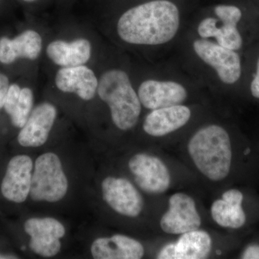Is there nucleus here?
Segmentation results:
<instances>
[{
    "instance_id": "obj_21",
    "label": "nucleus",
    "mask_w": 259,
    "mask_h": 259,
    "mask_svg": "<svg viewBox=\"0 0 259 259\" xmlns=\"http://www.w3.org/2000/svg\"><path fill=\"white\" fill-rule=\"evenodd\" d=\"M237 25L224 23H222L221 25H218L214 36L217 44L231 50H239L243 45V39Z\"/></svg>"
},
{
    "instance_id": "obj_25",
    "label": "nucleus",
    "mask_w": 259,
    "mask_h": 259,
    "mask_svg": "<svg viewBox=\"0 0 259 259\" xmlns=\"http://www.w3.org/2000/svg\"><path fill=\"white\" fill-rule=\"evenodd\" d=\"M250 91L253 97L259 99V59L257 62L256 74L250 84Z\"/></svg>"
},
{
    "instance_id": "obj_6",
    "label": "nucleus",
    "mask_w": 259,
    "mask_h": 259,
    "mask_svg": "<svg viewBox=\"0 0 259 259\" xmlns=\"http://www.w3.org/2000/svg\"><path fill=\"white\" fill-rule=\"evenodd\" d=\"M128 166L136 184L146 193L163 194L169 187L171 175L160 158L139 153L130 159Z\"/></svg>"
},
{
    "instance_id": "obj_7",
    "label": "nucleus",
    "mask_w": 259,
    "mask_h": 259,
    "mask_svg": "<svg viewBox=\"0 0 259 259\" xmlns=\"http://www.w3.org/2000/svg\"><path fill=\"white\" fill-rule=\"evenodd\" d=\"M168 211L162 216L160 226L163 232L169 234L182 235L198 230L201 218L195 202L185 193H176L168 201Z\"/></svg>"
},
{
    "instance_id": "obj_23",
    "label": "nucleus",
    "mask_w": 259,
    "mask_h": 259,
    "mask_svg": "<svg viewBox=\"0 0 259 259\" xmlns=\"http://www.w3.org/2000/svg\"><path fill=\"white\" fill-rule=\"evenodd\" d=\"M218 23L217 19L213 18H204L199 24L197 32L202 39L210 38L215 36Z\"/></svg>"
},
{
    "instance_id": "obj_28",
    "label": "nucleus",
    "mask_w": 259,
    "mask_h": 259,
    "mask_svg": "<svg viewBox=\"0 0 259 259\" xmlns=\"http://www.w3.org/2000/svg\"><path fill=\"white\" fill-rule=\"evenodd\" d=\"M24 2H26V3H32V2L36 1V0H23Z\"/></svg>"
},
{
    "instance_id": "obj_26",
    "label": "nucleus",
    "mask_w": 259,
    "mask_h": 259,
    "mask_svg": "<svg viewBox=\"0 0 259 259\" xmlns=\"http://www.w3.org/2000/svg\"><path fill=\"white\" fill-rule=\"evenodd\" d=\"M243 258H259V246L251 245L245 250Z\"/></svg>"
},
{
    "instance_id": "obj_2",
    "label": "nucleus",
    "mask_w": 259,
    "mask_h": 259,
    "mask_svg": "<svg viewBox=\"0 0 259 259\" xmlns=\"http://www.w3.org/2000/svg\"><path fill=\"white\" fill-rule=\"evenodd\" d=\"M192 161L209 180L218 182L228 177L231 170L232 149L228 132L218 125L199 129L188 144Z\"/></svg>"
},
{
    "instance_id": "obj_9",
    "label": "nucleus",
    "mask_w": 259,
    "mask_h": 259,
    "mask_svg": "<svg viewBox=\"0 0 259 259\" xmlns=\"http://www.w3.org/2000/svg\"><path fill=\"white\" fill-rule=\"evenodd\" d=\"M25 231L30 236V249L37 255L53 257L61 250L60 238L65 236L64 226L52 218H30L25 223Z\"/></svg>"
},
{
    "instance_id": "obj_13",
    "label": "nucleus",
    "mask_w": 259,
    "mask_h": 259,
    "mask_svg": "<svg viewBox=\"0 0 259 259\" xmlns=\"http://www.w3.org/2000/svg\"><path fill=\"white\" fill-rule=\"evenodd\" d=\"M212 239L207 232L196 231L183 233L175 243L163 246L157 255L159 259H203L208 256Z\"/></svg>"
},
{
    "instance_id": "obj_12",
    "label": "nucleus",
    "mask_w": 259,
    "mask_h": 259,
    "mask_svg": "<svg viewBox=\"0 0 259 259\" xmlns=\"http://www.w3.org/2000/svg\"><path fill=\"white\" fill-rule=\"evenodd\" d=\"M56 115V107L49 102H44L35 107L19 133V144L24 147L42 146L49 139Z\"/></svg>"
},
{
    "instance_id": "obj_27",
    "label": "nucleus",
    "mask_w": 259,
    "mask_h": 259,
    "mask_svg": "<svg viewBox=\"0 0 259 259\" xmlns=\"http://www.w3.org/2000/svg\"><path fill=\"white\" fill-rule=\"evenodd\" d=\"M11 258H17L16 257L13 256V255H6L0 254V259H11Z\"/></svg>"
},
{
    "instance_id": "obj_20",
    "label": "nucleus",
    "mask_w": 259,
    "mask_h": 259,
    "mask_svg": "<svg viewBox=\"0 0 259 259\" xmlns=\"http://www.w3.org/2000/svg\"><path fill=\"white\" fill-rule=\"evenodd\" d=\"M241 204L223 199L214 201L211 207L212 219L223 228L233 229L241 228L246 221Z\"/></svg>"
},
{
    "instance_id": "obj_14",
    "label": "nucleus",
    "mask_w": 259,
    "mask_h": 259,
    "mask_svg": "<svg viewBox=\"0 0 259 259\" xmlns=\"http://www.w3.org/2000/svg\"><path fill=\"white\" fill-rule=\"evenodd\" d=\"M56 86L64 93H75L85 101L93 100L99 81L93 70L88 66L62 67L56 75Z\"/></svg>"
},
{
    "instance_id": "obj_11",
    "label": "nucleus",
    "mask_w": 259,
    "mask_h": 259,
    "mask_svg": "<svg viewBox=\"0 0 259 259\" xmlns=\"http://www.w3.org/2000/svg\"><path fill=\"white\" fill-rule=\"evenodd\" d=\"M32 161L25 155H19L10 160L7 168L1 191L8 200L22 203L30 194Z\"/></svg>"
},
{
    "instance_id": "obj_22",
    "label": "nucleus",
    "mask_w": 259,
    "mask_h": 259,
    "mask_svg": "<svg viewBox=\"0 0 259 259\" xmlns=\"http://www.w3.org/2000/svg\"><path fill=\"white\" fill-rule=\"evenodd\" d=\"M214 13L221 23L238 25L242 17L241 10L233 5H219L214 8Z\"/></svg>"
},
{
    "instance_id": "obj_15",
    "label": "nucleus",
    "mask_w": 259,
    "mask_h": 259,
    "mask_svg": "<svg viewBox=\"0 0 259 259\" xmlns=\"http://www.w3.org/2000/svg\"><path fill=\"white\" fill-rule=\"evenodd\" d=\"M191 110L185 105H177L153 110L145 119V132L153 137H162L185 126L190 120Z\"/></svg>"
},
{
    "instance_id": "obj_24",
    "label": "nucleus",
    "mask_w": 259,
    "mask_h": 259,
    "mask_svg": "<svg viewBox=\"0 0 259 259\" xmlns=\"http://www.w3.org/2000/svg\"><path fill=\"white\" fill-rule=\"evenodd\" d=\"M10 88V81L6 75L0 73V108L4 107L5 99Z\"/></svg>"
},
{
    "instance_id": "obj_5",
    "label": "nucleus",
    "mask_w": 259,
    "mask_h": 259,
    "mask_svg": "<svg viewBox=\"0 0 259 259\" xmlns=\"http://www.w3.org/2000/svg\"><path fill=\"white\" fill-rule=\"evenodd\" d=\"M193 49L201 60L214 69L223 83L233 84L239 80L241 61L236 51L202 38L194 40Z\"/></svg>"
},
{
    "instance_id": "obj_8",
    "label": "nucleus",
    "mask_w": 259,
    "mask_h": 259,
    "mask_svg": "<svg viewBox=\"0 0 259 259\" xmlns=\"http://www.w3.org/2000/svg\"><path fill=\"white\" fill-rule=\"evenodd\" d=\"M102 190L104 200L119 214L136 218L144 208L142 196L126 179L107 177L102 182Z\"/></svg>"
},
{
    "instance_id": "obj_1",
    "label": "nucleus",
    "mask_w": 259,
    "mask_h": 259,
    "mask_svg": "<svg viewBox=\"0 0 259 259\" xmlns=\"http://www.w3.org/2000/svg\"><path fill=\"white\" fill-rule=\"evenodd\" d=\"M180 26V10L175 3L153 0L134 7L121 15L117 31L127 44L158 46L171 40Z\"/></svg>"
},
{
    "instance_id": "obj_16",
    "label": "nucleus",
    "mask_w": 259,
    "mask_h": 259,
    "mask_svg": "<svg viewBox=\"0 0 259 259\" xmlns=\"http://www.w3.org/2000/svg\"><path fill=\"white\" fill-rule=\"evenodd\" d=\"M42 51V38L35 30H27L15 38H0V62L13 64L18 59L35 60Z\"/></svg>"
},
{
    "instance_id": "obj_10",
    "label": "nucleus",
    "mask_w": 259,
    "mask_h": 259,
    "mask_svg": "<svg viewBox=\"0 0 259 259\" xmlns=\"http://www.w3.org/2000/svg\"><path fill=\"white\" fill-rule=\"evenodd\" d=\"M138 95L141 105L153 110L181 105L187 99V92L176 81L148 79L141 83Z\"/></svg>"
},
{
    "instance_id": "obj_4",
    "label": "nucleus",
    "mask_w": 259,
    "mask_h": 259,
    "mask_svg": "<svg viewBox=\"0 0 259 259\" xmlns=\"http://www.w3.org/2000/svg\"><path fill=\"white\" fill-rule=\"evenodd\" d=\"M67 190V178L59 156L51 152L39 156L32 175L30 195L32 200L56 202L64 198Z\"/></svg>"
},
{
    "instance_id": "obj_19",
    "label": "nucleus",
    "mask_w": 259,
    "mask_h": 259,
    "mask_svg": "<svg viewBox=\"0 0 259 259\" xmlns=\"http://www.w3.org/2000/svg\"><path fill=\"white\" fill-rule=\"evenodd\" d=\"M33 100V93L30 88L21 89L16 83L10 85L4 107L15 127L22 128L26 123L32 112Z\"/></svg>"
},
{
    "instance_id": "obj_3",
    "label": "nucleus",
    "mask_w": 259,
    "mask_h": 259,
    "mask_svg": "<svg viewBox=\"0 0 259 259\" xmlns=\"http://www.w3.org/2000/svg\"><path fill=\"white\" fill-rule=\"evenodd\" d=\"M97 93L110 107L112 122L117 128L128 131L136 126L142 105L127 73L120 69L104 73L99 80Z\"/></svg>"
},
{
    "instance_id": "obj_17",
    "label": "nucleus",
    "mask_w": 259,
    "mask_h": 259,
    "mask_svg": "<svg viewBox=\"0 0 259 259\" xmlns=\"http://www.w3.org/2000/svg\"><path fill=\"white\" fill-rule=\"evenodd\" d=\"M91 253L95 259H140L144 255V248L134 238L117 234L97 238L92 244Z\"/></svg>"
},
{
    "instance_id": "obj_18",
    "label": "nucleus",
    "mask_w": 259,
    "mask_h": 259,
    "mask_svg": "<svg viewBox=\"0 0 259 259\" xmlns=\"http://www.w3.org/2000/svg\"><path fill=\"white\" fill-rule=\"evenodd\" d=\"M47 53L49 59L58 66L72 67L88 62L91 57L92 46L85 38L71 42L57 40L49 44Z\"/></svg>"
}]
</instances>
